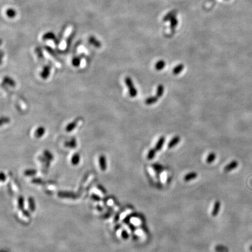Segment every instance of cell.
I'll use <instances>...</instances> for the list:
<instances>
[{
    "mask_svg": "<svg viewBox=\"0 0 252 252\" xmlns=\"http://www.w3.org/2000/svg\"><path fill=\"white\" fill-rule=\"evenodd\" d=\"M18 207H22V205H23V200H22V199H21V198H19V199H18Z\"/></svg>",
    "mask_w": 252,
    "mask_h": 252,
    "instance_id": "obj_32",
    "label": "cell"
},
{
    "mask_svg": "<svg viewBox=\"0 0 252 252\" xmlns=\"http://www.w3.org/2000/svg\"><path fill=\"white\" fill-rule=\"evenodd\" d=\"M215 158H216V154L214 152H211L210 153H209V155H208L207 158V162L208 164H211L215 160Z\"/></svg>",
    "mask_w": 252,
    "mask_h": 252,
    "instance_id": "obj_22",
    "label": "cell"
},
{
    "mask_svg": "<svg viewBox=\"0 0 252 252\" xmlns=\"http://www.w3.org/2000/svg\"><path fill=\"white\" fill-rule=\"evenodd\" d=\"M45 133H46L45 128L43 126H40L36 130V131H34V135L36 138H40L44 135Z\"/></svg>",
    "mask_w": 252,
    "mask_h": 252,
    "instance_id": "obj_5",
    "label": "cell"
},
{
    "mask_svg": "<svg viewBox=\"0 0 252 252\" xmlns=\"http://www.w3.org/2000/svg\"><path fill=\"white\" fill-rule=\"evenodd\" d=\"M180 141V137H179V136H175L169 142V144H168V147L169 148H172L175 147L177 144H178L179 143Z\"/></svg>",
    "mask_w": 252,
    "mask_h": 252,
    "instance_id": "obj_6",
    "label": "cell"
},
{
    "mask_svg": "<svg viewBox=\"0 0 252 252\" xmlns=\"http://www.w3.org/2000/svg\"><path fill=\"white\" fill-rule=\"evenodd\" d=\"M81 62V58L80 56H75L72 60V64L75 67H80Z\"/></svg>",
    "mask_w": 252,
    "mask_h": 252,
    "instance_id": "obj_15",
    "label": "cell"
},
{
    "mask_svg": "<svg viewBox=\"0 0 252 252\" xmlns=\"http://www.w3.org/2000/svg\"><path fill=\"white\" fill-rule=\"evenodd\" d=\"M184 69V65L182 64H179L177 66H176L174 68L173 70V73L175 75H178L179 74H180Z\"/></svg>",
    "mask_w": 252,
    "mask_h": 252,
    "instance_id": "obj_18",
    "label": "cell"
},
{
    "mask_svg": "<svg viewBox=\"0 0 252 252\" xmlns=\"http://www.w3.org/2000/svg\"><path fill=\"white\" fill-rule=\"evenodd\" d=\"M3 83L4 84L8 85L11 87H14L16 86L15 81L9 77H5L3 80Z\"/></svg>",
    "mask_w": 252,
    "mask_h": 252,
    "instance_id": "obj_11",
    "label": "cell"
},
{
    "mask_svg": "<svg viewBox=\"0 0 252 252\" xmlns=\"http://www.w3.org/2000/svg\"><path fill=\"white\" fill-rule=\"evenodd\" d=\"M50 66L46 65L43 68V69H42V72H40V77L43 80H46L49 77V76L50 75Z\"/></svg>",
    "mask_w": 252,
    "mask_h": 252,
    "instance_id": "obj_3",
    "label": "cell"
},
{
    "mask_svg": "<svg viewBox=\"0 0 252 252\" xmlns=\"http://www.w3.org/2000/svg\"><path fill=\"white\" fill-rule=\"evenodd\" d=\"M239 165V163L237 161L235 160L231 161L229 164H228L227 165L225 166L224 168V171L225 172H231L234 169H235Z\"/></svg>",
    "mask_w": 252,
    "mask_h": 252,
    "instance_id": "obj_4",
    "label": "cell"
},
{
    "mask_svg": "<svg viewBox=\"0 0 252 252\" xmlns=\"http://www.w3.org/2000/svg\"><path fill=\"white\" fill-rule=\"evenodd\" d=\"M99 166L102 170H105L106 169V157L104 155H101L99 157Z\"/></svg>",
    "mask_w": 252,
    "mask_h": 252,
    "instance_id": "obj_12",
    "label": "cell"
},
{
    "mask_svg": "<svg viewBox=\"0 0 252 252\" xmlns=\"http://www.w3.org/2000/svg\"><path fill=\"white\" fill-rule=\"evenodd\" d=\"M158 100V98L157 96H151L146 99L145 103L148 105H151L155 103Z\"/></svg>",
    "mask_w": 252,
    "mask_h": 252,
    "instance_id": "obj_20",
    "label": "cell"
},
{
    "mask_svg": "<svg viewBox=\"0 0 252 252\" xmlns=\"http://www.w3.org/2000/svg\"><path fill=\"white\" fill-rule=\"evenodd\" d=\"M28 204H29V209L31 211H34V200L31 199H30L29 200L28 202Z\"/></svg>",
    "mask_w": 252,
    "mask_h": 252,
    "instance_id": "obj_26",
    "label": "cell"
},
{
    "mask_svg": "<svg viewBox=\"0 0 252 252\" xmlns=\"http://www.w3.org/2000/svg\"><path fill=\"white\" fill-rule=\"evenodd\" d=\"M54 35L53 34H47L44 35V39H53L54 38Z\"/></svg>",
    "mask_w": 252,
    "mask_h": 252,
    "instance_id": "obj_27",
    "label": "cell"
},
{
    "mask_svg": "<svg viewBox=\"0 0 252 252\" xmlns=\"http://www.w3.org/2000/svg\"><path fill=\"white\" fill-rule=\"evenodd\" d=\"M124 82L129 89L130 96L132 98H134L135 96H137L138 94V91L134 86L132 79L129 77H127L125 78Z\"/></svg>",
    "mask_w": 252,
    "mask_h": 252,
    "instance_id": "obj_1",
    "label": "cell"
},
{
    "mask_svg": "<svg viewBox=\"0 0 252 252\" xmlns=\"http://www.w3.org/2000/svg\"><path fill=\"white\" fill-rule=\"evenodd\" d=\"M36 53H37V54L38 57H39L40 58L43 59V58H44V57H43V53H42V51H41L40 48H37V49H36Z\"/></svg>",
    "mask_w": 252,
    "mask_h": 252,
    "instance_id": "obj_28",
    "label": "cell"
},
{
    "mask_svg": "<svg viewBox=\"0 0 252 252\" xmlns=\"http://www.w3.org/2000/svg\"><path fill=\"white\" fill-rule=\"evenodd\" d=\"M93 192L96 194L98 196L102 197V196H103L105 194V192L103 190V188H101L99 186H96L93 189Z\"/></svg>",
    "mask_w": 252,
    "mask_h": 252,
    "instance_id": "obj_14",
    "label": "cell"
},
{
    "mask_svg": "<svg viewBox=\"0 0 252 252\" xmlns=\"http://www.w3.org/2000/svg\"><path fill=\"white\" fill-rule=\"evenodd\" d=\"M82 120H83V118L81 117H78V118H75L71 123H69L68 124L66 128V130L67 132H71L72 131H73L77 127L78 124Z\"/></svg>",
    "mask_w": 252,
    "mask_h": 252,
    "instance_id": "obj_2",
    "label": "cell"
},
{
    "mask_svg": "<svg viewBox=\"0 0 252 252\" xmlns=\"http://www.w3.org/2000/svg\"><path fill=\"white\" fill-rule=\"evenodd\" d=\"M156 152V150L155 149H154V148L151 149L149 151V152H148V153L147 159L148 160H152V159H153V158L155 156Z\"/></svg>",
    "mask_w": 252,
    "mask_h": 252,
    "instance_id": "obj_23",
    "label": "cell"
},
{
    "mask_svg": "<svg viewBox=\"0 0 252 252\" xmlns=\"http://www.w3.org/2000/svg\"><path fill=\"white\" fill-rule=\"evenodd\" d=\"M165 142V138L164 137H161L158 140L156 145H155V150L156 151H159L161 150L164 143Z\"/></svg>",
    "mask_w": 252,
    "mask_h": 252,
    "instance_id": "obj_8",
    "label": "cell"
},
{
    "mask_svg": "<svg viewBox=\"0 0 252 252\" xmlns=\"http://www.w3.org/2000/svg\"><path fill=\"white\" fill-rule=\"evenodd\" d=\"M216 251L217 252H228V249L222 245L216 246Z\"/></svg>",
    "mask_w": 252,
    "mask_h": 252,
    "instance_id": "obj_24",
    "label": "cell"
},
{
    "mask_svg": "<svg viewBox=\"0 0 252 252\" xmlns=\"http://www.w3.org/2000/svg\"><path fill=\"white\" fill-rule=\"evenodd\" d=\"M19 217L20 219H22L23 221H28L30 219V217L29 215V214L28 213H26V212L22 211L20 212H19Z\"/></svg>",
    "mask_w": 252,
    "mask_h": 252,
    "instance_id": "obj_17",
    "label": "cell"
},
{
    "mask_svg": "<svg viewBox=\"0 0 252 252\" xmlns=\"http://www.w3.org/2000/svg\"><path fill=\"white\" fill-rule=\"evenodd\" d=\"M36 173L35 170H28L25 172V174L27 176H29V175H34V173Z\"/></svg>",
    "mask_w": 252,
    "mask_h": 252,
    "instance_id": "obj_31",
    "label": "cell"
},
{
    "mask_svg": "<svg viewBox=\"0 0 252 252\" xmlns=\"http://www.w3.org/2000/svg\"><path fill=\"white\" fill-rule=\"evenodd\" d=\"M165 66H166V63L165 62V61H164V60H159V61H158L156 63V64H155V68L158 71H161V70L163 69L165 67Z\"/></svg>",
    "mask_w": 252,
    "mask_h": 252,
    "instance_id": "obj_16",
    "label": "cell"
},
{
    "mask_svg": "<svg viewBox=\"0 0 252 252\" xmlns=\"http://www.w3.org/2000/svg\"><path fill=\"white\" fill-rule=\"evenodd\" d=\"M80 161V155L78 153H75L73 155L71 158V163L73 165H77L79 164Z\"/></svg>",
    "mask_w": 252,
    "mask_h": 252,
    "instance_id": "obj_13",
    "label": "cell"
},
{
    "mask_svg": "<svg viewBox=\"0 0 252 252\" xmlns=\"http://www.w3.org/2000/svg\"><path fill=\"white\" fill-rule=\"evenodd\" d=\"M121 237H122L124 239H128V237H129V234H128V233H127L126 231H123L121 232Z\"/></svg>",
    "mask_w": 252,
    "mask_h": 252,
    "instance_id": "obj_30",
    "label": "cell"
},
{
    "mask_svg": "<svg viewBox=\"0 0 252 252\" xmlns=\"http://www.w3.org/2000/svg\"><path fill=\"white\" fill-rule=\"evenodd\" d=\"M44 155L49 161H52L53 159V155L50 152L47 151V150H46V151L44 152Z\"/></svg>",
    "mask_w": 252,
    "mask_h": 252,
    "instance_id": "obj_25",
    "label": "cell"
},
{
    "mask_svg": "<svg viewBox=\"0 0 252 252\" xmlns=\"http://www.w3.org/2000/svg\"><path fill=\"white\" fill-rule=\"evenodd\" d=\"M198 175L196 172H190L188 173H187V175H186L184 177V180L185 182H188L192 180H194L195 179L197 178Z\"/></svg>",
    "mask_w": 252,
    "mask_h": 252,
    "instance_id": "obj_9",
    "label": "cell"
},
{
    "mask_svg": "<svg viewBox=\"0 0 252 252\" xmlns=\"http://www.w3.org/2000/svg\"><path fill=\"white\" fill-rule=\"evenodd\" d=\"M89 43L92 44V45H93L94 46H95L96 47H98V48L101 47V43L98 40H96L94 37H91L89 39Z\"/></svg>",
    "mask_w": 252,
    "mask_h": 252,
    "instance_id": "obj_21",
    "label": "cell"
},
{
    "mask_svg": "<svg viewBox=\"0 0 252 252\" xmlns=\"http://www.w3.org/2000/svg\"><path fill=\"white\" fill-rule=\"evenodd\" d=\"M249 250L252 252V245H251L250 247H249Z\"/></svg>",
    "mask_w": 252,
    "mask_h": 252,
    "instance_id": "obj_33",
    "label": "cell"
},
{
    "mask_svg": "<svg viewBox=\"0 0 252 252\" xmlns=\"http://www.w3.org/2000/svg\"><path fill=\"white\" fill-rule=\"evenodd\" d=\"M220 208H221V202L219 201H217L214 203L213 209L212 211V215L213 217H217L218 215Z\"/></svg>",
    "mask_w": 252,
    "mask_h": 252,
    "instance_id": "obj_7",
    "label": "cell"
},
{
    "mask_svg": "<svg viewBox=\"0 0 252 252\" xmlns=\"http://www.w3.org/2000/svg\"><path fill=\"white\" fill-rule=\"evenodd\" d=\"M64 145L65 147H68V148H75L77 147V141L75 138H72L69 141H66L64 143Z\"/></svg>",
    "mask_w": 252,
    "mask_h": 252,
    "instance_id": "obj_10",
    "label": "cell"
},
{
    "mask_svg": "<svg viewBox=\"0 0 252 252\" xmlns=\"http://www.w3.org/2000/svg\"><path fill=\"white\" fill-rule=\"evenodd\" d=\"M164 93V86L162 85H159L156 89V96L158 98L161 97Z\"/></svg>",
    "mask_w": 252,
    "mask_h": 252,
    "instance_id": "obj_19",
    "label": "cell"
},
{
    "mask_svg": "<svg viewBox=\"0 0 252 252\" xmlns=\"http://www.w3.org/2000/svg\"><path fill=\"white\" fill-rule=\"evenodd\" d=\"M10 121V119L8 118H2L1 120V125H2L3 124H7L9 123Z\"/></svg>",
    "mask_w": 252,
    "mask_h": 252,
    "instance_id": "obj_29",
    "label": "cell"
}]
</instances>
